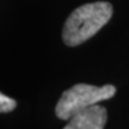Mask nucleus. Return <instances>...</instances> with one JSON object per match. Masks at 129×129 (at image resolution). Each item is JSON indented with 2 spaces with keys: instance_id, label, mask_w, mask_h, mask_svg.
Instances as JSON below:
<instances>
[{
  "instance_id": "nucleus-1",
  "label": "nucleus",
  "mask_w": 129,
  "mask_h": 129,
  "mask_svg": "<svg viewBox=\"0 0 129 129\" xmlns=\"http://www.w3.org/2000/svg\"><path fill=\"white\" fill-rule=\"evenodd\" d=\"M112 16V6L105 1L90 3L75 9L69 14L62 30L63 42L75 47L94 36Z\"/></svg>"
},
{
  "instance_id": "nucleus-4",
  "label": "nucleus",
  "mask_w": 129,
  "mask_h": 129,
  "mask_svg": "<svg viewBox=\"0 0 129 129\" xmlns=\"http://www.w3.org/2000/svg\"><path fill=\"white\" fill-rule=\"evenodd\" d=\"M16 106H17V102L0 92V112H10L14 110Z\"/></svg>"
},
{
  "instance_id": "nucleus-2",
  "label": "nucleus",
  "mask_w": 129,
  "mask_h": 129,
  "mask_svg": "<svg viewBox=\"0 0 129 129\" xmlns=\"http://www.w3.org/2000/svg\"><path fill=\"white\" fill-rule=\"evenodd\" d=\"M116 93V87L112 85H104L102 87L77 84L62 93L55 108V114L60 120H69L78 111L92 106L102 101L110 99Z\"/></svg>"
},
{
  "instance_id": "nucleus-3",
  "label": "nucleus",
  "mask_w": 129,
  "mask_h": 129,
  "mask_svg": "<svg viewBox=\"0 0 129 129\" xmlns=\"http://www.w3.org/2000/svg\"><path fill=\"white\" fill-rule=\"evenodd\" d=\"M106 118L108 114L105 108L94 104L74 114L63 129H103Z\"/></svg>"
}]
</instances>
